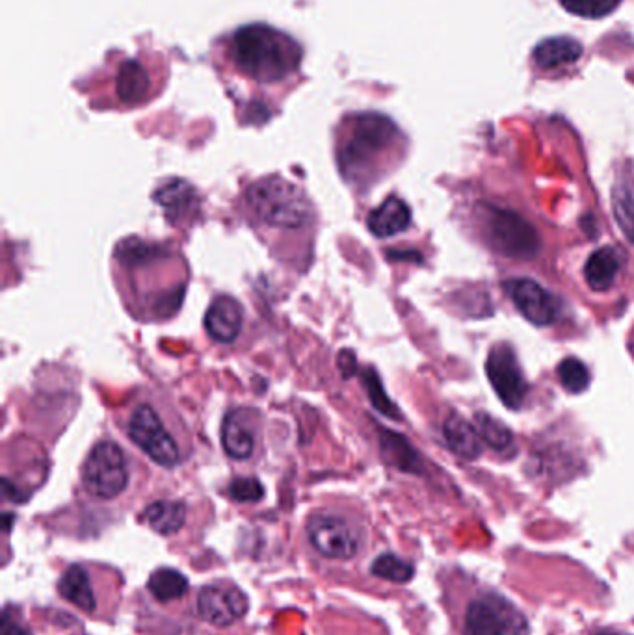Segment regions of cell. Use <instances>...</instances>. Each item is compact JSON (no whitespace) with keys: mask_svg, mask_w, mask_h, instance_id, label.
I'll return each instance as SVG.
<instances>
[{"mask_svg":"<svg viewBox=\"0 0 634 635\" xmlns=\"http://www.w3.org/2000/svg\"><path fill=\"white\" fill-rule=\"evenodd\" d=\"M225 54L242 77L259 84L287 80L302 62L300 45L287 34L266 25L238 28L227 41Z\"/></svg>","mask_w":634,"mask_h":635,"instance_id":"6da1fadb","label":"cell"},{"mask_svg":"<svg viewBox=\"0 0 634 635\" xmlns=\"http://www.w3.org/2000/svg\"><path fill=\"white\" fill-rule=\"evenodd\" d=\"M398 140V129L382 114H357L343 123L337 142V162L348 181L365 177Z\"/></svg>","mask_w":634,"mask_h":635,"instance_id":"7a4b0ae2","label":"cell"},{"mask_svg":"<svg viewBox=\"0 0 634 635\" xmlns=\"http://www.w3.org/2000/svg\"><path fill=\"white\" fill-rule=\"evenodd\" d=\"M125 429L129 439L160 467L173 468L183 463L186 455L185 435L179 424L157 403L140 402L127 416Z\"/></svg>","mask_w":634,"mask_h":635,"instance_id":"3957f363","label":"cell"},{"mask_svg":"<svg viewBox=\"0 0 634 635\" xmlns=\"http://www.w3.org/2000/svg\"><path fill=\"white\" fill-rule=\"evenodd\" d=\"M246 201L253 216L268 227L300 229L313 220V205L302 188L281 177L253 182Z\"/></svg>","mask_w":634,"mask_h":635,"instance_id":"277c9868","label":"cell"},{"mask_svg":"<svg viewBox=\"0 0 634 635\" xmlns=\"http://www.w3.org/2000/svg\"><path fill=\"white\" fill-rule=\"evenodd\" d=\"M463 635H529V621L499 593L473 598L463 617Z\"/></svg>","mask_w":634,"mask_h":635,"instance_id":"5b68a950","label":"cell"},{"mask_svg":"<svg viewBox=\"0 0 634 635\" xmlns=\"http://www.w3.org/2000/svg\"><path fill=\"white\" fill-rule=\"evenodd\" d=\"M82 485L99 500H112L129 485V465L114 441L97 442L82 467Z\"/></svg>","mask_w":634,"mask_h":635,"instance_id":"8992f818","label":"cell"},{"mask_svg":"<svg viewBox=\"0 0 634 635\" xmlns=\"http://www.w3.org/2000/svg\"><path fill=\"white\" fill-rule=\"evenodd\" d=\"M486 210V234L489 244L495 251L510 259H534L540 249L542 240L529 221L521 218L517 212L504 208L484 207Z\"/></svg>","mask_w":634,"mask_h":635,"instance_id":"52a82bcc","label":"cell"},{"mask_svg":"<svg viewBox=\"0 0 634 635\" xmlns=\"http://www.w3.org/2000/svg\"><path fill=\"white\" fill-rule=\"evenodd\" d=\"M486 374L504 407L519 411L525 403L529 385L517 361L516 351L510 344H497L489 351Z\"/></svg>","mask_w":634,"mask_h":635,"instance_id":"ba28073f","label":"cell"},{"mask_svg":"<svg viewBox=\"0 0 634 635\" xmlns=\"http://www.w3.org/2000/svg\"><path fill=\"white\" fill-rule=\"evenodd\" d=\"M305 532L311 546L324 558L352 559L359 550V535L354 526L339 515L317 513L307 520Z\"/></svg>","mask_w":634,"mask_h":635,"instance_id":"9c48e42d","label":"cell"},{"mask_svg":"<svg viewBox=\"0 0 634 635\" xmlns=\"http://www.w3.org/2000/svg\"><path fill=\"white\" fill-rule=\"evenodd\" d=\"M250 610V600L231 585L212 584L203 587L198 595L199 617L205 623L225 628L244 619Z\"/></svg>","mask_w":634,"mask_h":635,"instance_id":"30bf717a","label":"cell"},{"mask_svg":"<svg viewBox=\"0 0 634 635\" xmlns=\"http://www.w3.org/2000/svg\"><path fill=\"white\" fill-rule=\"evenodd\" d=\"M504 290L530 324L547 327L558 320L560 301L540 283L532 279H510L504 283Z\"/></svg>","mask_w":634,"mask_h":635,"instance_id":"8fae6325","label":"cell"},{"mask_svg":"<svg viewBox=\"0 0 634 635\" xmlns=\"http://www.w3.org/2000/svg\"><path fill=\"white\" fill-rule=\"evenodd\" d=\"M259 442V420L248 409L229 411L222 424V446L235 461H246L255 454Z\"/></svg>","mask_w":634,"mask_h":635,"instance_id":"7c38bea8","label":"cell"},{"mask_svg":"<svg viewBox=\"0 0 634 635\" xmlns=\"http://www.w3.org/2000/svg\"><path fill=\"white\" fill-rule=\"evenodd\" d=\"M244 322V312L237 299L231 296H222L214 299L207 316H205V329L209 337L220 344H229L237 340Z\"/></svg>","mask_w":634,"mask_h":635,"instance_id":"4fadbf2b","label":"cell"},{"mask_svg":"<svg viewBox=\"0 0 634 635\" xmlns=\"http://www.w3.org/2000/svg\"><path fill=\"white\" fill-rule=\"evenodd\" d=\"M153 77L138 60H123L116 73V91L123 104H142L153 95Z\"/></svg>","mask_w":634,"mask_h":635,"instance_id":"5bb4252c","label":"cell"},{"mask_svg":"<svg viewBox=\"0 0 634 635\" xmlns=\"http://www.w3.org/2000/svg\"><path fill=\"white\" fill-rule=\"evenodd\" d=\"M411 223V210L402 199L389 197L378 208L370 212L369 225L370 233L378 238H391L397 234L404 233Z\"/></svg>","mask_w":634,"mask_h":635,"instance_id":"9a60e30c","label":"cell"},{"mask_svg":"<svg viewBox=\"0 0 634 635\" xmlns=\"http://www.w3.org/2000/svg\"><path fill=\"white\" fill-rule=\"evenodd\" d=\"M443 437L450 450L462 459L473 461L484 452V441L476 426H471L463 416L452 415L443 424Z\"/></svg>","mask_w":634,"mask_h":635,"instance_id":"2e32d148","label":"cell"},{"mask_svg":"<svg viewBox=\"0 0 634 635\" xmlns=\"http://www.w3.org/2000/svg\"><path fill=\"white\" fill-rule=\"evenodd\" d=\"M620 268V253L614 247H599L584 264L586 285L594 292H605L616 283Z\"/></svg>","mask_w":634,"mask_h":635,"instance_id":"e0dca14e","label":"cell"},{"mask_svg":"<svg viewBox=\"0 0 634 635\" xmlns=\"http://www.w3.org/2000/svg\"><path fill=\"white\" fill-rule=\"evenodd\" d=\"M58 591L64 600L77 606L84 613H92L97 606L92 582H90V574L80 565H73L64 572V576L60 578V584H58Z\"/></svg>","mask_w":634,"mask_h":635,"instance_id":"ac0fdd59","label":"cell"},{"mask_svg":"<svg viewBox=\"0 0 634 635\" xmlns=\"http://www.w3.org/2000/svg\"><path fill=\"white\" fill-rule=\"evenodd\" d=\"M582 56V45L573 38H549L534 49V62L542 69H555L560 65L573 64Z\"/></svg>","mask_w":634,"mask_h":635,"instance_id":"d6986e66","label":"cell"},{"mask_svg":"<svg viewBox=\"0 0 634 635\" xmlns=\"http://www.w3.org/2000/svg\"><path fill=\"white\" fill-rule=\"evenodd\" d=\"M144 520L153 532L160 535H173L181 532L186 522V506L177 500H159L146 507Z\"/></svg>","mask_w":634,"mask_h":635,"instance_id":"ffe728a7","label":"cell"},{"mask_svg":"<svg viewBox=\"0 0 634 635\" xmlns=\"http://www.w3.org/2000/svg\"><path fill=\"white\" fill-rule=\"evenodd\" d=\"M147 589L159 602H172L177 598L185 597V593L188 591V580H186L185 574H181L175 569L162 567L159 571L151 574V578L147 582Z\"/></svg>","mask_w":634,"mask_h":635,"instance_id":"44dd1931","label":"cell"},{"mask_svg":"<svg viewBox=\"0 0 634 635\" xmlns=\"http://www.w3.org/2000/svg\"><path fill=\"white\" fill-rule=\"evenodd\" d=\"M475 422L482 441L486 442L491 450H495L497 454H506L514 450V433L506 428L501 420L478 413Z\"/></svg>","mask_w":634,"mask_h":635,"instance_id":"7402d4cb","label":"cell"},{"mask_svg":"<svg viewBox=\"0 0 634 635\" xmlns=\"http://www.w3.org/2000/svg\"><path fill=\"white\" fill-rule=\"evenodd\" d=\"M612 210L621 233L634 246V186L620 182L612 190Z\"/></svg>","mask_w":634,"mask_h":635,"instance_id":"603a6c76","label":"cell"},{"mask_svg":"<svg viewBox=\"0 0 634 635\" xmlns=\"http://www.w3.org/2000/svg\"><path fill=\"white\" fill-rule=\"evenodd\" d=\"M370 572L376 578H382L393 584H408L415 574V569L411 563L398 558L395 554H382L380 558L374 559Z\"/></svg>","mask_w":634,"mask_h":635,"instance_id":"cb8c5ba5","label":"cell"},{"mask_svg":"<svg viewBox=\"0 0 634 635\" xmlns=\"http://www.w3.org/2000/svg\"><path fill=\"white\" fill-rule=\"evenodd\" d=\"M384 450L387 452L389 461L400 470H406V472H419L421 470L419 455L400 435L387 433V439H384Z\"/></svg>","mask_w":634,"mask_h":635,"instance_id":"d4e9b609","label":"cell"},{"mask_svg":"<svg viewBox=\"0 0 634 635\" xmlns=\"http://www.w3.org/2000/svg\"><path fill=\"white\" fill-rule=\"evenodd\" d=\"M558 381L571 394H581L590 387V372L588 368L575 357H568L556 368Z\"/></svg>","mask_w":634,"mask_h":635,"instance_id":"484cf974","label":"cell"},{"mask_svg":"<svg viewBox=\"0 0 634 635\" xmlns=\"http://www.w3.org/2000/svg\"><path fill=\"white\" fill-rule=\"evenodd\" d=\"M155 199L160 207L166 208L170 214L183 212L194 199V188L183 181L170 182L160 188Z\"/></svg>","mask_w":634,"mask_h":635,"instance_id":"4316f807","label":"cell"},{"mask_svg":"<svg viewBox=\"0 0 634 635\" xmlns=\"http://www.w3.org/2000/svg\"><path fill=\"white\" fill-rule=\"evenodd\" d=\"M621 0H560V4L573 15L586 19H601L614 12Z\"/></svg>","mask_w":634,"mask_h":635,"instance_id":"83f0119b","label":"cell"},{"mask_svg":"<svg viewBox=\"0 0 634 635\" xmlns=\"http://www.w3.org/2000/svg\"><path fill=\"white\" fill-rule=\"evenodd\" d=\"M229 496L235 502H259L265 496V489L255 478H238L229 485Z\"/></svg>","mask_w":634,"mask_h":635,"instance_id":"f1b7e54d","label":"cell"},{"mask_svg":"<svg viewBox=\"0 0 634 635\" xmlns=\"http://www.w3.org/2000/svg\"><path fill=\"white\" fill-rule=\"evenodd\" d=\"M367 387L370 390V400L374 402L376 409H380L384 415L391 416V418H400L397 405L389 402V398L385 396L384 389H382V385H380V381L376 379V376L367 377Z\"/></svg>","mask_w":634,"mask_h":635,"instance_id":"f546056e","label":"cell"},{"mask_svg":"<svg viewBox=\"0 0 634 635\" xmlns=\"http://www.w3.org/2000/svg\"><path fill=\"white\" fill-rule=\"evenodd\" d=\"M2 635H32V632L19 621L12 619V611L6 610L2 617Z\"/></svg>","mask_w":634,"mask_h":635,"instance_id":"4dcf8cb0","label":"cell"},{"mask_svg":"<svg viewBox=\"0 0 634 635\" xmlns=\"http://www.w3.org/2000/svg\"><path fill=\"white\" fill-rule=\"evenodd\" d=\"M599 635H620V634H599Z\"/></svg>","mask_w":634,"mask_h":635,"instance_id":"1f68e13d","label":"cell"}]
</instances>
